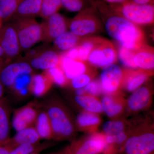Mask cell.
<instances>
[{"label": "cell", "mask_w": 154, "mask_h": 154, "mask_svg": "<svg viewBox=\"0 0 154 154\" xmlns=\"http://www.w3.org/2000/svg\"><path fill=\"white\" fill-rule=\"evenodd\" d=\"M53 83L45 72L33 75L30 86V93L37 97L44 96L52 87Z\"/></svg>", "instance_id": "cell-24"}, {"label": "cell", "mask_w": 154, "mask_h": 154, "mask_svg": "<svg viewBox=\"0 0 154 154\" xmlns=\"http://www.w3.org/2000/svg\"><path fill=\"white\" fill-rule=\"evenodd\" d=\"M0 46L5 53L6 61L18 57L22 51L17 31L12 23L0 28Z\"/></svg>", "instance_id": "cell-11"}, {"label": "cell", "mask_w": 154, "mask_h": 154, "mask_svg": "<svg viewBox=\"0 0 154 154\" xmlns=\"http://www.w3.org/2000/svg\"><path fill=\"white\" fill-rule=\"evenodd\" d=\"M95 72L91 70L75 77L71 80V84L74 89L77 90L84 88L93 80Z\"/></svg>", "instance_id": "cell-35"}, {"label": "cell", "mask_w": 154, "mask_h": 154, "mask_svg": "<svg viewBox=\"0 0 154 154\" xmlns=\"http://www.w3.org/2000/svg\"><path fill=\"white\" fill-rule=\"evenodd\" d=\"M109 4H120L126 2L128 0H101Z\"/></svg>", "instance_id": "cell-41"}, {"label": "cell", "mask_w": 154, "mask_h": 154, "mask_svg": "<svg viewBox=\"0 0 154 154\" xmlns=\"http://www.w3.org/2000/svg\"><path fill=\"white\" fill-rule=\"evenodd\" d=\"M83 38L75 35L71 31H66L54 40L56 48L61 51H66L78 46Z\"/></svg>", "instance_id": "cell-27"}, {"label": "cell", "mask_w": 154, "mask_h": 154, "mask_svg": "<svg viewBox=\"0 0 154 154\" xmlns=\"http://www.w3.org/2000/svg\"><path fill=\"white\" fill-rule=\"evenodd\" d=\"M33 72V68L28 61H18L3 67L0 72V81L4 87L11 88L19 76Z\"/></svg>", "instance_id": "cell-13"}, {"label": "cell", "mask_w": 154, "mask_h": 154, "mask_svg": "<svg viewBox=\"0 0 154 154\" xmlns=\"http://www.w3.org/2000/svg\"><path fill=\"white\" fill-rule=\"evenodd\" d=\"M42 0H24L11 19H32L39 16Z\"/></svg>", "instance_id": "cell-21"}, {"label": "cell", "mask_w": 154, "mask_h": 154, "mask_svg": "<svg viewBox=\"0 0 154 154\" xmlns=\"http://www.w3.org/2000/svg\"><path fill=\"white\" fill-rule=\"evenodd\" d=\"M154 154V153H152V154Z\"/></svg>", "instance_id": "cell-48"}, {"label": "cell", "mask_w": 154, "mask_h": 154, "mask_svg": "<svg viewBox=\"0 0 154 154\" xmlns=\"http://www.w3.org/2000/svg\"><path fill=\"white\" fill-rule=\"evenodd\" d=\"M75 94L76 96H82V95L86 94L84 88H80V89L76 90Z\"/></svg>", "instance_id": "cell-42"}, {"label": "cell", "mask_w": 154, "mask_h": 154, "mask_svg": "<svg viewBox=\"0 0 154 154\" xmlns=\"http://www.w3.org/2000/svg\"><path fill=\"white\" fill-rule=\"evenodd\" d=\"M105 147V135L96 132L73 141L62 154H101Z\"/></svg>", "instance_id": "cell-7"}, {"label": "cell", "mask_w": 154, "mask_h": 154, "mask_svg": "<svg viewBox=\"0 0 154 154\" xmlns=\"http://www.w3.org/2000/svg\"><path fill=\"white\" fill-rule=\"evenodd\" d=\"M154 124L149 119L133 120V125L125 143V154H151L154 152Z\"/></svg>", "instance_id": "cell-2"}, {"label": "cell", "mask_w": 154, "mask_h": 154, "mask_svg": "<svg viewBox=\"0 0 154 154\" xmlns=\"http://www.w3.org/2000/svg\"><path fill=\"white\" fill-rule=\"evenodd\" d=\"M86 94L97 97L103 94L99 80H92L84 88Z\"/></svg>", "instance_id": "cell-38"}, {"label": "cell", "mask_w": 154, "mask_h": 154, "mask_svg": "<svg viewBox=\"0 0 154 154\" xmlns=\"http://www.w3.org/2000/svg\"><path fill=\"white\" fill-rule=\"evenodd\" d=\"M4 64H5V60L0 59V72L4 66Z\"/></svg>", "instance_id": "cell-45"}, {"label": "cell", "mask_w": 154, "mask_h": 154, "mask_svg": "<svg viewBox=\"0 0 154 154\" xmlns=\"http://www.w3.org/2000/svg\"><path fill=\"white\" fill-rule=\"evenodd\" d=\"M117 53L113 45L107 39L100 38L88 57L91 66L102 68L116 62Z\"/></svg>", "instance_id": "cell-8"}, {"label": "cell", "mask_w": 154, "mask_h": 154, "mask_svg": "<svg viewBox=\"0 0 154 154\" xmlns=\"http://www.w3.org/2000/svg\"><path fill=\"white\" fill-rule=\"evenodd\" d=\"M2 1V0H0V1Z\"/></svg>", "instance_id": "cell-49"}, {"label": "cell", "mask_w": 154, "mask_h": 154, "mask_svg": "<svg viewBox=\"0 0 154 154\" xmlns=\"http://www.w3.org/2000/svg\"><path fill=\"white\" fill-rule=\"evenodd\" d=\"M89 1L105 19V29L107 34L119 42L120 46L137 50L145 44L144 33L137 25L122 17L109 4L101 0Z\"/></svg>", "instance_id": "cell-1"}, {"label": "cell", "mask_w": 154, "mask_h": 154, "mask_svg": "<svg viewBox=\"0 0 154 154\" xmlns=\"http://www.w3.org/2000/svg\"><path fill=\"white\" fill-rule=\"evenodd\" d=\"M124 76L122 88L128 92H133L145 82L152 75L153 71L126 69H123Z\"/></svg>", "instance_id": "cell-16"}, {"label": "cell", "mask_w": 154, "mask_h": 154, "mask_svg": "<svg viewBox=\"0 0 154 154\" xmlns=\"http://www.w3.org/2000/svg\"><path fill=\"white\" fill-rule=\"evenodd\" d=\"M48 144L39 143L36 144H22L15 147L8 154H30L38 152L48 147Z\"/></svg>", "instance_id": "cell-34"}, {"label": "cell", "mask_w": 154, "mask_h": 154, "mask_svg": "<svg viewBox=\"0 0 154 154\" xmlns=\"http://www.w3.org/2000/svg\"><path fill=\"white\" fill-rule=\"evenodd\" d=\"M12 24L17 31L22 50H29L42 40L41 25L35 18L14 20Z\"/></svg>", "instance_id": "cell-6"}, {"label": "cell", "mask_w": 154, "mask_h": 154, "mask_svg": "<svg viewBox=\"0 0 154 154\" xmlns=\"http://www.w3.org/2000/svg\"><path fill=\"white\" fill-rule=\"evenodd\" d=\"M60 57L55 51L45 49L28 62L33 69L46 71L59 66Z\"/></svg>", "instance_id": "cell-17"}, {"label": "cell", "mask_w": 154, "mask_h": 154, "mask_svg": "<svg viewBox=\"0 0 154 154\" xmlns=\"http://www.w3.org/2000/svg\"><path fill=\"white\" fill-rule=\"evenodd\" d=\"M134 62L137 68L152 71L154 68L153 48L144 44L135 50Z\"/></svg>", "instance_id": "cell-20"}, {"label": "cell", "mask_w": 154, "mask_h": 154, "mask_svg": "<svg viewBox=\"0 0 154 154\" xmlns=\"http://www.w3.org/2000/svg\"><path fill=\"white\" fill-rule=\"evenodd\" d=\"M124 70L114 64L103 67L100 82L103 93L107 95L119 94L122 88Z\"/></svg>", "instance_id": "cell-9"}, {"label": "cell", "mask_w": 154, "mask_h": 154, "mask_svg": "<svg viewBox=\"0 0 154 154\" xmlns=\"http://www.w3.org/2000/svg\"><path fill=\"white\" fill-rule=\"evenodd\" d=\"M99 14L94 6L79 11L69 24L71 32L80 37L98 32L101 29Z\"/></svg>", "instance_id": "cell-5"}, {"label": "cell", "mask_w": 154, "mask_h": 154, "mask_svg": "<svg viewBox=\"0 0 154 154\" xmlns=\"http://www.w3.org/2000/svg\"><path fill=\"white\" fill-rule=\"evenodd\" d=\"M10 110L7 100L0 99V146L8 143L10 139Z\"/></svg>", "instance_id": "cell-23"}, {"label": "cell", "mask_w": 154, "mask_h": 154, "mask_svg": "<svg viewBox=\"0 0 154 154\" xmlns=\"http://www.w3.org/2000/svg\"><path fill=\"white\" fill-rule=\"evenodd\" d=\"M153 94L152 89L148 85L133 91L126 100L127 113L135 114L148 110L152 102Z\"/></svg>", "instance_id": "cell-10"}, {"label": "cell", "mask_w": 154, "mask_h": 154, "mask_svg": "<svg viewBox=\"0 0 154 154\" xmlns=\"http://www.w3.org/2000/svg\"><path fill=\"white\" fill-rule=\"evenodd\" d=\"M2 21H1V19H0V28H1V24H2Z\"/></svg>", "instance_id": "cell-47"}, {"label": "cell", "mask_w": 154, "mask_h": 154, "mask_svg": "<svg viewBox=\"0 0 154 154\" xmlns=\"http://www.w3.org/2000/svg\"><path fill=\"white\" fill-rule=\"evenodd\" d=\"M134 51L120 46L118 51V57L120 62L127 69H137L134 62Z\"/></svg>", "instance_id": "cell-33"}, {"label": "cell", "mask_w": 154, "mask_h": 154, "mask_svg": "<svg viewBox=\"0 0 154 154\" xmlns=\"http://www.w3.org/2000/svg\"><path fill=\"white\" fill-rule=\"evenodd\" d=\"M59 66L69 81L75 77L91 70L87 62L75 60L63 54L61 55Z\"/></svg>", "instance_id": "cell-18"}, {"label": "cell", "mask_w": 154, "mask_h": 154, "mask_svg": "<svg viewBox=\"0 0 154 154\" xmlns=\"http://www.w3.org/2000/svg\"><path fill=\"white\" fill-rule=\"evenodd\" d=\"M42 30V41L50 42L54 41L62 34L66 32L67 25L64 17L58 13L45 19L41 24Z\"/></svg>", "instance_id": "cell-12"}, {"label": "cell", "mask_w": 154, "mask_h": 154, "mask_svg": "<svg viewBox=\"0 0 154 154\" xmlns=\"http://www.w3.org/2000/svg\"><path fill=\"white\" fill-rule=\"evenodd\" d=\"M30 154H40L38 153V152H34V153H31ZM49 154H62V152H58V153H55Z\"/></svg>", "instance_id": "cell-46"}, {"label": "cell", "mask_w": 154, "mask_h": 154, "mask_svg": "<svg viewBox=\"0 0 154 154\" xmlns=\"http://www.w3.org/2000/svg\"><path fill=\"white\" fill-rule=\"evenodd\" d=\"M109 5L119 14L135 25L154 23V5H138L128 0L120 4Z\"/></svg>", "instance_id": "cell-4"}, {"label": "cell", "mask_w": 154, "mask_h": 154, "mask_svg": "<svg viewBox=\"0 0 154 154\" xmlns=\"http://www.w3.org/2000/svg\"><path fill=\"white\" fill-rule=\"evenodd\" d=\"M103 112L111 119L122 118L127 113L126 99L121 94H105L101 101Z\"/></svg>", "instance_id": "cell-14"}, {"label": "cell", "mask_w": 154, "mask_h": 154, "mask_svg": "<svg viewBox=\"0 0 154 154\" xmlns=\"http://www.w3.org/2000/svg\"><path fill=\"white\" fill-rule=\"evenodd\" d=\"M138 5H153L154 0H128Z\"/></svg>", "instance_id": "cell-40"}, {"label": "cell", "mask_w": 154, "mask_h": 154, "mask_svg": "<svg viewBox=\"0 0 154 154\" xmlns=\"http://www.w3.org/2000/svg\"><path fill=\"white\" fill-rule=\"evenodd\" d=\"M24 0H2L0 1V19H11L21 3Z\"/></svg>", "instance_id": "cell-30"}, {"label": "cell", "mask_w": 154, "mask_h": 154, "mask_svg": "<svg viewBox=\"0 0 154 154\" xmlns=\"http://www.w3.org/2000/svg\"><path fill=\"white\" fill-rule=\"evenodd\" d=\"M45 111L51 124L53 138L63 140L74 137L76 130L75 124L63 103L58 100H53L48 103Z\"/></svg>", "instance_id": "cell-3"}, {"label": "cell", "mask_w": 154, "mask_h": 154, "mask_svg": "<svg viewBox=\"0 0 154 154\" xmlns=\"http://www.w3.org/2000/svg\"><path fill=\"white\" fill-rule=\"evenodd\" d=\"M62 7L60 0H42L40 17L45 19L57 13Z\"/></svg>", "instance_id": "cell-31"}, {"label": "cell", "mask_w": 154, "mask_h": 154, "mask_svg": "<svg viewBox=\"0 0 154 154\" xmlns=\"http://www.w3.org/2000/svg\"><path fill=\"white\" fill-rule=\"evenodd\" d=\"M62 7L68 11L79 12L86 7V0H60Z\"/></svg>", "instance_id": "cell-37"}, {"label": "cell", "mask_w": 154, "mask_h": 154, "mask_svg": "<svg viewBox=\"0 0 154 154\" xmlns=\"http://www.w3.org/2000/svg\"><path fill=\"white\" fill-rule=\"evenodd\" d=\"M34 124L41 139L50 140L53 138L51 124L46 111H41L38 113Z\"/></svg>", "instance_id": "cell-28"}, {"label": "cell", "mask_w": 154, "mask_h": 154, "mask_svg": "<svg viewBox=\"0 0 154 154\" xmlns=\"http://www.w3.org/2000/svg\"><path fill=\"white\" fill-rule=\"evenodd\" d=\"M0 59H2L4 60H6L5 53H4V51H3L2 48L1 46H0Z\"/></svg>", "instance_id": "cell-44"}, {"label": "cell", "mask_w": 154, "mask_h": 154, "mask_svg": "<svg viewBox=\"0 0 154 154\" xmlns=\"http://www.w3.org/2000/svg\"><path fill=\"white\" fill-rule=\"evenodd\" d=\"M102 121L99 114L82 110L77 116L75 124L77 129L92 134L96 132Z\"/></svg>", "instance_id": "cell-19"}, {"label": "cell", "mask_w": 154, "mask_h": 154, "mask_svg": "<svg viewBox=\"0 0 154 154\" xmlns=\"http://www.w3.org/2000/svg\"><path fill=\"white\" fill-rule=\"evenodd\" d=\"M74 100L76 104L84 111L99 114L103 112L101 101L96 96L88 94L76 95Z\"/></svg>", "instance_id": "cell-25"}, {"label": "cell", "mask_w": 154, "mask_h": 154, "mask_svg": "<svg viewBox=\"0 0 154 154\" xmlns=\"http://www.w3.org/2000/svg\"><path fill=\"white\" fill-rule=\"evenodd\" d=\"M44 71L49 77L53 84L54 83L60 87H64L67 85L69 82L60 66Z\"/></svg>", "instance_id": "cell-32"}, {"label": "cell", "mask_w": 154, "mask_h": 154, "mask_svg": "<svg viewBox=\"0 0 154 154\" xmlns=\"http://www.w3.org/2000/svg\"><path fill=\"white\" fill-rule=\"evenodd\" d=\"M40 140L39 135L33 125L17 131L13 137L10 138L7 143L15 148L20 145L36 144L38 143Z\"/></svg>", "instance_id": "cell-22"}, {"label": "cell", "mask_w": 154, "mask_h": 154, "mask_svg": "<svg viewBox=\"0 0 154 154\" xmlns=\"http://www.w3.org/2000/svg\"><path fill=\"white\" fill-rule=\"evenodd\" d=\"M14 148L13 146L8 143L0 146V154H8Z\"/></svg>", "instance_id": "cell-39"}, {"label": "cell", "mask_w": 154, "mask_h": 154, "mask_svg": "<svg viewBox=\"0 0 154 154\" xmlns=\"http://www.w3.org/2000/svg\"><path fill=\"white\" fill-rule=\"evenodd\" d=\"M38 112L32 105L23 106L14 112L12 125L16 131L33 126Z\"/></svg>", "instance_id": "cell-15"}, {"label": "cell", "mask_w": 154, "mask_h": 154, "mask_svg": "<svg viewBox=\"0 0 154 154\" xmlns=\"http://www.w3.org/2000/svg\"><path fill=\"white\" fill-rule=\"evenodd\" d=\"M132 125V121H128L124 117L111 119L103 125L102 133L105 135L115 136L124 131L130 130Z\"/></svg>", "instance_id": "cell-26"}, {"label": "cell", "mask_w": 154, "mask_h": 154, "mask_svg": "<svg viewBox=\"0 0 154 154\" xmlns=\"http://www.w3.org/2000/svg\"><path fill=\"white\" fill-rule=\"evenodd\" d=\"M33 74H24L15 80L11 89L15 93L26 88H30Z\"/></svg>", "instance_id": "cell-36"}, {"label": "cell", "mask_w": 154, "mask_h": 154, "mask_svg": "<svg viewBox=\"0 0 154 154\" xmlns=\"http://www.w3.org/2000/svg\"><path fill=\"white\" fill-rule=\"evenodd\" d=\"M99 38V37H96L83 38L81 43L75 47L77 60L87 61L88 57Z\"/></svg>", "instance_id": "cell-29"}, {"label": "cell", "mask_w": 154, "mask_h": 154, "mask_svg": "<svg viewBox=\"0 0 154 154\" xmlns=\"http://www.w3.org/2000/svg\"><path fill=\"white\" fill-rule=\"evenodd\" d=\"M4 93V86L0 81V99L3 98Z\"/></svg>", "instance_id": "cell-43"}]
</instances>
